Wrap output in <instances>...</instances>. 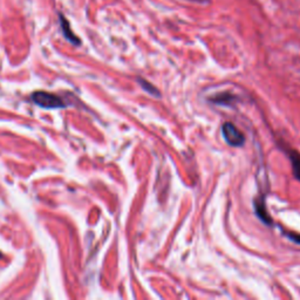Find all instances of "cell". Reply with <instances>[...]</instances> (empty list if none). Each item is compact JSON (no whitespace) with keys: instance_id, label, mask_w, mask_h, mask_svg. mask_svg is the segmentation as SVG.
<instances>
[{"instance_id":"obj_7","label":"cell","mask_w":300,"mask_h":300,"mask_svg":"<svg viewBox=\"0 0 300 300\" xmlns=\"http://www.w3.org/2000/svg\"><path fill=\"white\" fill-rule=\"evenodd\" d=\"M287 237L291 240H293V241H295V243L300 244V235H294V233H288Z\"/></svg>"},{"instance_id":"obj_6","label":"cell","mask_w":300,"mask_h":300,"mask_svg":"<svg viewBox=\"0 0 300 300\" xmlns=\"http://www.w3.org/2000/svg\"><path fill=\"white\" fill-rule=\"evenodd\" d=\"M138 81L140 83V85H141V87L144 89V91L149 93V94L155 95V96H159V92L154 87V86H151L149 83H148V81L143 80V79H139Z\"/></svg>"},{"instance_id":"obj_3","label":"cell","mask_w":300,"mask_h":300,"mask_svg":"<svg viewBox=\"0 0 300 300\" xmlns=\"http://www.w3.org/2000/svg\"><path fill=\"white\" fill-rule=\"evenodd\" d=\"M60 22H61V29H62V32H64L66 39H68L69 41L73 42V44H76L79 45L80 44V40L79 39L76 38V36H74L71 27H69V24L68 21L66 20V19L62 17V15H60Z\"/></svg>"},{"instance_id":"obj_8","label":"cell","mask_w":300,"mask_h":300,"mask_svg":"<svg viewBox=\"0 0 300 300\" xmlns=\"http://www.w3.org/2000/svg\"><path fill=\"white\" fill-rule=\"evenodd\" d=\"M189 2H194V3H205V2H209V0H189Z\"/></svg>"},{"instance_id":"obj_4","label":"cell","mask_w":300,"mask_h":300,"mask_svg":"<svg viewBox=\"0 0 300 300\" xmlns=\"http://www.w3.org/2000/svg\"><path fill=\"white\" fill-rule=\"evenodd\" d=\"M264 203L263 202H256L255 203V209H256V213L257 216H258L260 220H262L265 224H271L272 221L270 216H268V213L266 210L264 208Z\"/></svg>"},{"instance_id":"obj_1","label":"cell","mask_w":300,"mask_h":300,"mask_svg":"<svg viewBox=\"0 0 300 300\" xmlns=\"http://www.w3.org/2000/svg\"><path fill=\"white\" fill-rule=\"evenodd\" d=\"M32 100L34 103L38 104L39 107L45 109H56V108H64L65 102L59 96L50 94L46 92H36L32 94Z\"/></svg>"},{"instance_id":"obj_5","label":"cell","mask_w":300,"mask_h":300,"mask_svg":"<svg viewBox=\"0 0 300 300\" xmlns=\"http://www.w3.org/2000/svg\"><path fill=\"white\" fill-rule=\"evenodd\" d=\"M291 161L292 166H293V174L297 180L300 181V155L297 151H292L291 153Z\"/></svg>"},{"instance_id":"obj_2","label":"cell","mask_w":300,"mask_h":300,"mask_svg":"<svg viewBox=\"0 0 300 300\" xmlns=\"http://www.w3.org/2000/svg\"><path fill=\"white\" fill-rule=\"evenodd\" d=\"M222 134H223L225 141L232 147H240L245 142V136L241 131L237 129L235 124L227 122L222 127Z\"/></svg>"}]
</instances>
